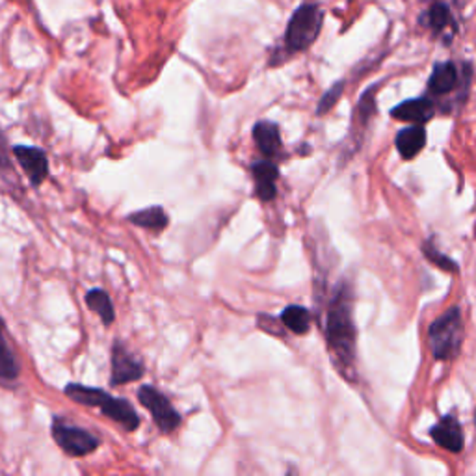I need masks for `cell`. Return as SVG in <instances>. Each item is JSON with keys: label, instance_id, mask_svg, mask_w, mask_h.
<instances>
[{"label": "cell", "instance_id": "cell-1", "mask_svg": "<svg viewBox=\"0 0 476 476\" xmlns=\"http://www.w3.org/2000/svg\"><path fill=\"white\" fill-rule=\"evenodd\" d=\"M354 299L352 289L340 283L329 301L326 317V339L335 363L346 380L356 381V324L352 317Z\"/></svg>", "mask_w": 476, "mask_h": 476}, {"label": "cell", "instance_id": "cell-2", "mask_svg": "<svg viewBox=\"0 0 476 476\" xmlns=\"http://www.w3.org/2000/svg\"><path fill=\"white\" fill-rule=\"evenodd\" d=\"M64 393H66V397H69L76 404L99 408L103 415L116 420L117 424H121L128 431H133L140 426V417H138L137 410L133 408L131 402L125 400V399L112 397L106 391H101V389L80 385V383L66 385Z\"/></svg>", "mask_w": 476, "mask_h": 476}, {"label": "cell", "instance_id": "cell-3", "mask_svg": "<svg viewBox=\"0 0 476 476\" xmlns=\"http://www.w3.org/2000/svg\"><path fill=\"white\" fill-rule=\"evenodd\" d=\"M324 23V12L319 5L306 3L301 5L290 17L285 35L283 47L287 55H296L308 51L317 41Z\"/></svg>", "mask_w": 476, "mask_h": 476}, {"label": "cell", "instance_id": "cell-4", "mask_svg": "<svg viewBox=\"0 0 476 476\" xmlns=\"http://www.w3.org/2000/svg\"><path fill=\"white\" fill-rule=\"evenodd\" d=\"M463 342V320L458 308L449 309L445 315L436 319L428 328V346L436 360H454Z\"/></svg>", "mask_w": 476, "mask_h": 476}, {"label": "cell", "instance_id": "cell-5", "mask_svg": "<svg viewBox=\"0 0 476 476\" xmlns=\"http://www.w3.org/2000/svg\"><path fill=\"white\" fill-rule=\"evenodd\" d=\"M53 438L56 441V445L71 458H82V456H88L94 451H97L99 447V438H96L94 434H90L88 430L73 426L66 420H62L60 417L53 419Z\"/></svg>", "mask_w": 476, "mask_h": 476}, {"label": "cell", "instance_id": "cell-6", "mask_svg": "<svg viewBox=\"0 0 476 476\" xmlns=\"http://www.w3.org/2000/svg\"><path fill=\"white\" fill-rule=\"evenodd\" d=\"M138 400L153 415V420L162 434H171V431L179 428V411L171 406V402L158 391V389H155L153 385H142L138 389Z\"/></svg>", "mask_w": 476, "mask_h": 476}, {"label": "cell", "instance_id": "cell-7", "mask_svg": "<svg viewBox=\"0 0 476 476\" xmlns=\"http://www.w3.org/2000/svg\"><path fill=\"white\" fill-rule=\"evenodd\" d=\"M142 376H144V363L128 352L127 346L121 340H117L112 349L110 385L116 387L123 383H133Z\"/></svg>", "mask_w": 476, "mask_h": 476}, {"label": "cell", "instance_id": "cell-8", "mask_svg": "<svg viewBox=\"0 0 476 476\" xmlns=\"http://www.w3.org/2000/svg\"><path fill=\"white\" fill-rule=\"evenodd\" d=\"M14 155L21 164L26 177L30 179L32 187H39L49 176V160L47 155L39 147L32 146H15Z\"/></svg>", "mask_w": 476, "mask_h": 476}, {"label": "cell", "instance_id": "cell-9", "mask_svg": "<svg viewBox=\"0 0 476 476\" xmlns=\"http://www.w3.org/2000/svg\"><path fill=\"white\" fill-rule=\"evenodd\" d=\"M251 173L255 179V194L261 201H272L278 196V177L279 167L272 160H257L251 164Z\"/></svg>", "mask_w": 476, "mask_h": 476}, {"label": "cell", "instance_id": "cell-10", "mask_svg": "<svg viewBox=\"0 0 476 476\" xmlns=\"http://www.w3.org/2000/svg\"><path fill=\"white\" fill-rule=\"evenodd\" d=\"M430 436L440 447L447 449L449 452L456 454V452L463 451V445H465L463 430H461V424L452 415L443 417L436 426H431Z\"/></svg>", "mask_w": 476, "mask_h": 476}, {"label": "cell", "instance_id": "cell-11", "mask_svg": "<svg viewBox=\"0 0 476 476\" xmlns=\"http://www.w3.org/2000/svg\"><path fill=\"white\" fill-rule=\"evenodd\" d=\"M436 114V105L431 99L428 97H419V99H410L404 101L400 105H397L391 110V116L400 119V121H408L413 125H424L428 123L431 117Z\"/></svg>", "mask_w": 476, "mask_h": 476}, {"label": "cell", "instance_id": "cell-12", "mask_svg": "<svg viewBox=\"0 0 476 476\" xmlns=\"http://www.w3.org/2000/svg\"><path fill=\"white\" fill-rule=\"evenodd\" d=\"M253 140L255 146L258 147L267 158L278 157L281 153V135H279V127L274 121H257L253 127Z\"/></svg>", "mask_w": 476, "mask_h": 476}, {"label": "cell", "instance_id": "cell-13", "mask_svg": "<svg viewBox=\"0 0 476 476\" xmlns=\"http://www.w3.org/2000/svg\"><path fill=\"white\" fill-rule=\"evenodd\" d=\"M422 25H426L434 34H443L445 43H451V35L456 32V23L451 8L445 3H434L428 12L420 17Z\"/></svg>", "mask_w": 476, "mask_h": 476}, {"label": "cell", "instance_id": "cell-14", "mask_svg": "<svg viewBox=\"0 0 476 476\" xmlns=\"http://www.w3.org/2000/svg\"><path fill=\"white\" fill-rule=\"evenodd\" d=\"M460 82V73L456 64L452 62H440L436 64L434 71H431L428 78V92L431 96H447L454 92V88Z\"/></svg>", "mask_w": 476, "mask_h": 476}, {"label": "cell", "instance_id": "cell-15", "mask_svg": "<svg viewBox=\"0 0 476 476\" xmlns=\"http://www.w3.org/2000/svg\"><path fill=\"white\" fill-rule=\"evenodd\" d=\"M395 146L404 160L415 158L426 146V128L422 125H411L402 131L395 138Z\"/></svg>", "mask_w": 476, "mask_h": 476}, {"label": "cell", "instance_id": "cell-16", "mask_svg": "<svg viewBox=\"0 0 476 476\" xmlns=\"http://www.w3.org/2000/svg\"><path fill=\"white\" fill-rule=\"evenodd\" d=\"M127 220L135 224L137 228H142V229H149V231H162L167 228L169 224V218L167 214L164 212L162 207H147L144 210H138V212H133L127 216Z\"/></svg>", "mask_w": 476, "mask_h": 476}, {"label": "cell", "instance_id": "cell-17", "mask_svg": "<svg viewBox=\"0 0 476 476\" xmlns=\"http://www.w3.org/2000/svg\"><path fill=\"white\" fill-rule=\"evenodd\" d=\"M19 378V363L5 337V320L0 317V381H14Z\"/></svg>", "mask_w": 476, "mask_h": 476}, {"label": "cell", "instance_id": "cell-18", "mask_svg": "<svg viewBox=\"0 0 476 476\" xmlns=\"http://www.w3.org/2000/svg\"><path fill=\"white\" fill-rule=\"evenodd\" d=\"M86 306L101 317L105 326H112V322L116 320L114 304L108 292L103 289H92L88 294H86Z\"/></svg>", "mask_w": 476, "mask_h": 476}, {"label": "cell", "instance_id": "cell-19", "mask_svg": "<svg viewBox=\"0 0 476 476\" xmlns=\"http://www.w3.org/2000/svg\"><path fill=\"white\" fill-rule=\"evenodd\" d=\"M281 322L292 333L304 335L311 328V313L306 308H301V306H289L281 313Z\"/></svg>", "mask_w": 476, "mask_h": 476}, {"label": "cell", "instance_id": "cell-20", "mask_svg": "<svg viewBox=\"0 0 476 476\" xmlns=\"http://www.w3.org/2000/svg\"><path fill=\"white\" fill-rule=\"evenodd\" d=\"M422 251H424V257L428 258V261L438 265L441 270H447V272H452V274L458 272V265L452 261V258H449L447 255H443V253L436 248L434 240H426L424 246H422Z\"/></svg>", "mask_w": 476, "mask_h": 476}, {"label": "cell", "instance_id": "cell-21", "mask_svg": "<svg viewBox=\"0 0 476 476\" xmlns=\"http://www.w3.org/2000/svg\"><path fill=\"white\" fill-rule=\"evenodd\" d=\"M376 92H378V86H370V88L361 96L360 105H358L360 123H367L372 117V114L376 112Z\"/></svg>", "mask_w": 476, "mask_h": 476}, {"label": "cell", "instance_id": "cell-22", "mask_svg": "<svg viewBox=\"0 0 476 476\" xmlns=\"http://www.w3.org/2000/svg\"><path fill=\"white\" fill-rule=\"evenodd\" d=\"M342 92H344V82L339 80V82H335V84L331 86V88L322 96V99H320V103H319V108H317V114H319V116L328 114V112L339 103V99L342 97Z\"/></svg>", "mask_w": 476, "mask_h": 476}, {"label": "cell", "instance_id": "cell-23", "mask_svg": "<svg viewBox=\"0 0 476 476\" xmlns=\"http://www.w3.org/2000/svg\"><path fill=\"white\" fill-rule=\"evenodd\" d=\"M0 173H3V176H6V173H10V176H14L10 158H8V155H6V144H5L3 133H0Z\"/></svg>", "mask_w": 476, "mask_h": 476}, {"label": "cell", "instance_id": "cell-24", "mask_svg": "<svg viewBox=\"0 0 476 476\" xmlns=\"http://www.w3.org/2000/svg\"><path fill=\"white\" fill-rule=\"evenodd\" d=\"M474 426H476V411H474Z\"/></svg>", "mask_w": 476, "mask_h": 476}]
</instances>
